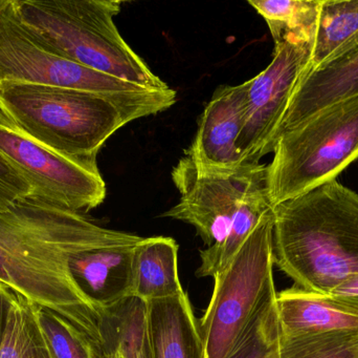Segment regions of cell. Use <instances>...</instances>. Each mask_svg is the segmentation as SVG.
I'll use <instances>...</instances> for the list:
<instances>
[{
    "mask_svg": "<svg viewBox=\"0 0 358 358\" xmlns=\"http://www.w3.org/2000/svg\"><path fill=\"white\" fill-rule=\"evenodd\" d=\"M143 237L99 226L79 212L27 198L0 212V283L65 317L102 351L103 315L73 279V256ZM103 353V352H102Z\"/></svg>",
    "mask_w": 358,
    "mask_h": 358,
    "instance_id": "cell-1",
    "label": "cell"
},
{
    "mask_svg": "<svg viewBox=\"0 0 358 358\" xmlns=\"http://www.w3.org/2000/svg\"><path fill=\"white\" fill-rule=\"evenodd\" d=\"M176 92H86L23 82H0V113L19 134L86 165L126 124L157 115L176 102Z\"/></svg>",
    "mask_w": 358,
    "mask_h": 358,
    "instance_id": "cell-2",
    "label": "cell"
},
{
    "mask_svg": "<svg viewBox=\"0 0 358 358\" xmlns=\"http://www.w3.org/2000/svg\"><path fill=\"white\" fill-rule=\"evenodd\" d=\"M273 262L296 287L329 296L358 275V193L330 181L273 207Z\"/></svg>",
    "mask_w": 358,
    "mask_h": 358,
    "instance_id": "cell-3",
    "label": "cell"
},
{
    "mask_svg": "<svg viewBox=\"0 0 358 358\" xmlns=\"http://www.w3.org/2000/svg\"><path fill=\"white\" fill-rule=\"evenodd\" d=\"M25 25L55 52L78 64L150 88L170 86L151 71L115 25L117 0H13Z\"/></svg>",
    "mask_w": 358,
    "mask_h": 358,
    "instance_id": "cell-4",
    "label": "cell"
},
{
    "mask_svg": "<svg viewBox=\"0 0 358 358\" xmlns=\"http://www.w3.org/2000/svg\"><path fill=\"white\" fill-rule=\"evenodd\" d=\"M273 153L266 167L273 207L336 180L358 159V95L284 132Z\"/></svg>",
    "mask_w": 358,
    "mask_h": 358,
    "instance_id": "cell-5",
    "label": "cell"
},
{
    "mask_svg": "<svg viewBox=\"0 0 358 358\" xmlns=\"http://www.w3.org/2000/svg\"><path fill=\"white\" fill-rule=\"evenodd\" d=\"M273 214L267 212L239 252L215 275L210 304L199 321L203 358H227L275 288Z\"/></svg>",
    "mask_w": 358,
    "mask_h": 358,
    "instance_id": "cell-6",
    "label": "cell"
},
{
    "mask_svg": "<svg viewBox=\"0 0 358 358\" xmlns=\"http://www.w3.org/2000/svg\"><path fill=\"white\" fill-rule=\"evenodd\" d=\"M266 167L246 162L229 172H200L183 156L171 172L180 198L163 216L192 225L206 247L218 245L246 195L266 183Z\"/></svg>",
    "mask_w": 358,
    "mask_h": 358,
    "instance_id": "cell-7",
    "label": "cell"
},
{
    "mask_svg": "<svg viewBox=\"0 0 358 358\" xmlns=\"http://www.w3.org/2000/svg\"><path fill=\"white\" fill-rule=\"evenodd\" d=\"M3 81L102 94L150 90L61 56L23 23L13 0L0 11V82Z\"/></svg>",
    "mask_w": 358,
    "mask_h": 358,
    "instance_id": "cell-8",
    "label": "cell"
},
{
    "mask_svg": "<svg viewBox=\"0 0 358 358\" xmlns=\"http://www.w3.org/2000/svg\"><path fill=\"white\" fill-rule=\"evenodd\" d=\"M313 46L298 38L281 40L266 69L245 82L243 128L237 140L243 163L259 162L273 151L292 95L308 71Z\"/></svg>",
    "mask_w": 358,
    "mask_h": 358,
    "instance_id": "cell-9",
    "label": "cell"
},
{
    "mask_svg": "<svg viewBox=\"0 0 358 358\" xmlns=\"http://www.w3.org/2000/svg\"><path fill=\"white\" fill-rule=\"evenodd\" d=\"M0 153L33 189L34 198L71 212H90L106 198L98 166L59 155L0 123Z\"/></svg>",
    "mask_w": 358,
    "mask_h": 358,
    "instance_id": "cell-10",
    "label": "cell"
},
{
    "mask_svg": "<svg viewBox=\"0 0 358 358\" xmlns=\"http://www.w3.org/2000/svg\"><path fill=\"white\" fill-rule=\"evenodd\" d=\"M246 84L219 86L198 120L185 156L200 172H229L243 164L237 140L243 128Z\"/></svg>",
    "mask_w": 358,
    "mask_h": 358,
    "instance_id": "cell-11",
    "label": "cell"
},
{
    "mask_svg": "<svg viewBox=\"0 0 358 358\" xmlns=\"http://www.w3.org/2000/svg\"><path fill=\"white\" fill-rule=\"evenodd\" d=\"M357 95L358 42L331 62L303 76L282 119L275 143L284 132L321 109Z\"/></svg>",
    "mask_w": 358,
    "mask_h": 358,
    "instance_id": "cell-12",
    "label": "cell"
},
{
    "mask_svg": "<svg viewBox=\"0 0 358 358\" xmlns=\"http://www.w3.org/2000/svg\"><path fill=\"white\" fill-rule=\"evenodd\" d=\"M136 245L85 250L71 258L76 283L104 315L132 298V261Z\"/></svg>",
    "mask_w": 358,
    "mask_h": 358,
    "instance_id": "cell-13",
    "label": "cell"
},
{
    "mask_svg": "<svg viewBox=\"0 0 358 358\" xmlns=\"http://www.w3.org/2000/svg\"><path fill=\"white\" fill-rule=\"evenodd\" d=\"M152 358H203L199 321L185 292L147 304Z\"/></svg>",
    "mask_w": 358,
    "mask_h": 358,
    "instance_id": "cell-14",
    "label": "cell"
},
{
    "mask_svg": "<svg viewBox=\"0 0 358 358\" xmlns=\"http://www.w3.org/2000/svg\"><path fill=\"white\" fill-rule=\"evenodd\" d=\"M282 336H315L358 330V315L334 305L325 296L299 287L277 292Z\"/></svg>",
    "mask_w": 358,
    "mask_h": 358,
    "instance_id": "cell-15",
    "label": "cell"
},
{
    "mask_svg": "<svg viewBox=\"0 0 358 358\" xmlns=\"http://www.w3.org/2000/svg\"><path fill=\"white\" fill-rule=\"evenodd\" d=\"M178 244L169 237H143L132 261V296L143 302L183 294L178 273Z\"/></svg>",
    "mask_w": 358,
    "mask_h": 358,
    "instance_id": "cell-16",
    "label": "cell"
},
{
    "mask_svg": "<svg viewBox=\"0 0 358 358\" xmlns=\"http://www.w3.org/2000/svg\"><path fill=\"white\" fill-rule=\"evenodd\" d=\"M102 352L104 358H152L147 324V304L128 298L103 317Z\"/></svg>",
    "mask_w": 358,
    "mask_h": 358,
    "instance_id": "cell-17",
    "label": "cell"
},
{
    "mask_svg": "<svg viewBox=\"0 0 358 358\" xmlns=\"http://www.w3.org/2000/svg\"><path fill=\"white\" fill-rule=\"evenodd\" d=\"M358 42V0H322L307 71H317Z\"/></svg>",
    "mask_w": 358,
    "mask_h": 358,
    "instance_id": "cell-18",
    "label": "cell"
},
{
    "mask_svg": "<svg viewBox=\"0 0 358 358\" xmlns=\"http://www.w3.org/2000/svg\"><path fill=\"white\" fill-rule=\"evenodd\" d=\"M271 209L266 183L252 189L238 209L225 239L218 245L200 250L201 264L196 275L214 279L233 260L263 216Z\"/></svg>",
    "mask_w": 358,
    "mask_h": 358,
    "instance_id": "cell-19",
    "label": "cell"
},
{
    "mask_svg": "<svg viewBox=\"0 0 358 358\" xmlns=\"http://www.w3.org/2000/svg\"><path fill=\"white\" fill-rule=\"evenodd\" d=\"M0 358H52L36 317L35 305L12 292Z\"/></svg>",
    "mask_w": 358,
    "mask_h": 358,
    "instance_id": "cell-20",
    "label": "cell"
},
{
    "mask_svg": "<svg viewBox=\"0 0 358 358\" xmlns=\"http://www.w3.org/2000/svg\"><path fill=\"white\" fill-rule=\"evenodd\" d=\"M266 21L275 43L287 37L315 41L322 0H248Z\"/></svg>",
    "mask_w": 358,
    "mask_h": 358,
    "instance_id": "cell-21",
    "label": "cell"
},
{
    "mask_svg": "<svg viewBox=\"0 0 358 358\" xmlns=\"http://www.w3.org/2000/svg\"><path fill=\"white\" fill-rule=\"evenodd\" d=\"M273 288L227 358H280L281 328Z\"/></svg>",
    "mask_w": 358,
    "mask_h": 358,
    "instance_id": "cell-22",
    "label": "cell"
},
{
    "mask_svg": "<svg viewBox=\"0 0 358 358\" xmlns=\"http://www.w3.org/2000/svg\"><path fill=\"white\" fill-rule=\"evenodd\" d=\"M34 305L52 358H104L94 340L79 328L55 311Z\"/></svg>",
    "mask_w": 358,
    "mask_h": 358,
    "instance_id": "cell-23",
    "label": "cell"
},
{
    "mask_svg": "<svg viewBox=\"0 0 358 358\" xmlns=\"http://www.w3.org/2000/svg\"><path fill=\"white\" fill-rule=\"evenodd\" d=\"M280 358H358V330L286 338Z\"/></svg>",
    "mask_w": 358,
    "mask_h": 358,
    "instance_id": "cell-24",
    "label": "cell"
},
{
    "mask_svg": "<svg viewBox=\"0 0 358 358\" xmlns=\"http://www.w3.org/2000/svg\"><path fill=\"white\" fill-rule=\"evenodd\" d=\"M27 198H34L33 189L0 153V212H6Z\"/></svg>",
    "mask_w": 358,
    "mask_h": 358,
    "instance_id": "cell-25",
    "label": "cell"
},
{
    "mask_svg": "<svg viewBox=\"0 0 358 358\" xmlns=\"http://www.w3.org/2000/svg\"><path fill=\"white\" fill-rule=\"evenodd\" d=\"M326 298L340 308L358 315V275L345 282Z\"/></svg>",
    "mask_w": 358,
    "mask_h": 358,
    "instance_id": "cell-26",
    "label": "cell"
},
{
    "mask_svg": "<svg viewBox=\"0 0 358 358\" xmlns=\"http://www.w3.org/2000/svg\"><path fill=\"white\" fill-rule=\"evenodd\" d=\"M12 292L3 284L0 283V345H1L2 336H3L6 313H8Z\"/></svg>",
    "mask_w": 358,
    "mask_h": 358,
    "instance_id": "cell-27",
    "label": "cell"
},
{
    "mask_svg": "<svg viewBox=\"0 0 358 358\" xmlns=\"http://www.w3.org/2000/svg\"><path fill=\"white\" fill-rule=\"evenodd\" d=\"M8 2H10V0H0V11H1L4 6H6Z\"/></svg>",
    "mask_w": 358,
    "mask_h": 358,
    "instance_id": "cell-28",
    "label": "cell"
},
{
    "mask_svg": "<svg viewBox=\"0 0 358 358\" xmlns=\"http://www.w3.org/2000/svg\"><path fill=\"white\" fill-rule=\"evenodd\" d=\"M0 123L6 124V119H4V118L2 117L1 113H0Z\"/></svg>",
    "mask_w": 358,
    "mask_h": 358,
    "instance_id": "cell-29",
    "label": "cell"
}]
</instances>
